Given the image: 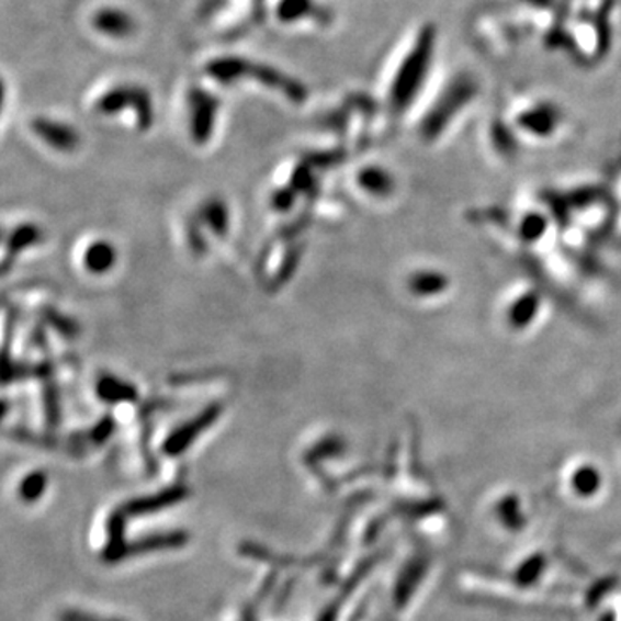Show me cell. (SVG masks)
<instances>
[{
	"label": "cell",
	"instance_id": "3957f363",
	"mask_svg": "<svg viewBox=\"0 0 621 621\" xmlns=\"http://www.w3.org/2000/svg\"><path fill=\"white\" fill-rule=\"evenodd\" d=\"M37 132L41 137H45V140L53 144V146L59 147V149H71L77 144V137H75L71 129L63 128L59 125L54 126L53 123H38Z\"/></svg>",
	"mask_w": 621,
	"mask_h": 621
},
{
	"label": "cell",
	"instance_id": "5b68a950",
	"mask_svg": "<svg viewBox=\"0 0 621 621\" xmlns=\"http://www.w3.org/2000/svg\"><path fill=\"white\" fill-rule=\"evenodd\" d=\"M44 476L41 475H35V476H30L29 481H26L25 484V490H23V496H25V499H33V496H35V490H41V488H44Z\"/></svg>",
	"mask_w": 621,
	"mask_h": 621
},
{
	"label": "cell",
	"instance_id": "7a4b0ae2",
	"mask_svg": "<svg viewBox=\"0 0 621 621\" xmlns=\"http://www.w3.org/2000/svg\"><path fill=\"white\" fill-rule=\"evenodd\" d=\"M214 416H216V413L206 411L202 413V416H199L197 420L190 421L189 425L183 427V430H180V432L174 433V436L171 437L170 449H174V451H183V449L190 444L192 437L195 439V437L201 433L202 428L206 427V425H210L211 421L214 420Z\"/></svg>",
	"mask_w": 621,
	"mask_h": 621
},
{
	"label": "cell",
	"instance_id": "277c9868",
	"mask_svg": "<svg viewBox=\"0 0 621 621\" xmlns=\"http://www.w3.org/2000/svg\"><path fill=\"white\" fill-rule=\"evenodd\" d=\"M99 396L102 399L110 400V403H120L123 399H134L135 388L123 380L108 376V379H102L101 384H99Z\"/></svg>",
	"mask_w": 621,
	"mask_h": 621
},
{
	"label": "cell",
	"instance_id": "6da1fadb",
	"mask_svg": "<svg viewBox=\"0 0 621 621\" xmlns=\"http://www.w3.org/2000/svg\"><path fill=\"white\" fill-rule=\"evenodd\" d=\"M114 262H116V250L113 244L104 240L93 242L86 252V267L92 273H105L114 267Z\"/></svg>",
	"mask_w": 621,
	"mask_h": 621
}]
</instances>
